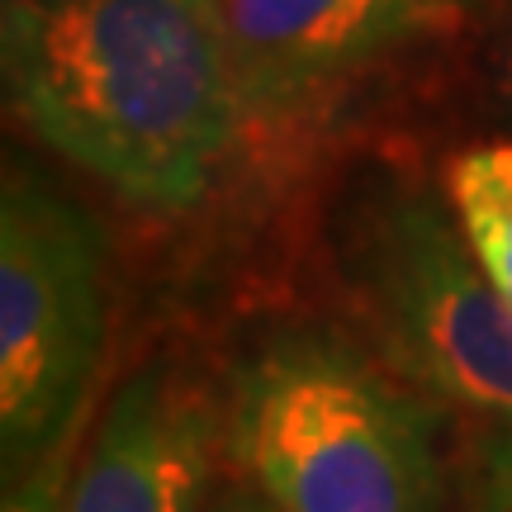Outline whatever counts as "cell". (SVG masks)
<instances>
[{"label":"cell","mask_w":512,"mask_h":512,"mask_svg":"<svg viewBox=\"0 0 512 512\" xmlns=\"http://www.w3.org/2000/svg\"><path fill=\"white\" fill-rule=\"evenodd\" d=\"M110 342V252L100 223L5 166L0 185V451L19 475L76 441Z\"/></svg>","instance_id":"cell-3"},{"label":"cell","mask_w":512,"mask_h":512,"mask_svg":"<svg viewBox=\"0 0 512 512\" xmlns=\"http://www.w3.org/2000/svg\"><path fill=\"white\" fill-rule=\"evenodd\" d=\"M209 408L171 370L114 389L72 465L67 512H209Z\"/></svg>","instance_id":"cell-6"},{"label":"cell","mask_w":512,"mask_h":512,"mask_svg":"<svg viewBox=\"0 0 512 512\" xmlns=\"http://www.w3.org/2000/svg\"><path fill=\"white\" fill-rule=\"evenodd\" d=\"M0 72L38 143L152 214L209 200L247 119L219 0H5Z\"/></svg>","instance_id":"cell-1"},{"label":"cell","mask_w":512,"mask_h":512,"mask_svg":"<svg viewBox=\"0 0 512 512\" xmlns=\"http://www.w3.org/2000/svg\"><path fill=\"white\" fill-rule=\"evenodd\" d=\"M209 512H275V508L261 494H252V489L242 484V489H223V494L214 498V508H209Z\"/></svg>","instance_id":"cell-10"},{"label":"cell","mask_w":512,"mask_h":512,"mask_svg":"<svg viewBox=\"0 0 512 512\" xmlns=\"http://www.w3.org/2000/svg\"><path fill=\"white\" fill-rule=\"evenodd\" d=\"M446 209L484 275L512 304V143H475L446 162Z\"/></svg>","instance_id":"cell-7"},{"label":"cell","mask_w":512,"mask_h":512,"mask_svg":"<svg viewBox=\"0 0 512 512\" xmlns=\"http://www.w3.org/2000/svg\"><path fill=\"white\" fill-rule=\"evenodd\" d=\"M475 0H219L247 114L285 119Z\"/></svg>","instance_id":"cell-5"},{"label":"cell","mask_w":512,"mask_h":512,"mask_svg":"<svg viewBox=\"0 0 512 512\" xmlns=\"http://www.w3.org/2000/svg\"><path fill=\"white\" fill-rule=\"evenodd\" d=\"M347 275L384 356L418 389L512 422V304L465 247L451 209L413 185L366 195Z\"/></svg>","instance_id":"cell-4"},{"label":"cell","mask_w":512,"mask_h":512,"mask_svg":"<svg viewBox=\"0 0 512 512\" xmlns=\"http://www.w3.org/2000/svg\"><path fill=\"white\" fill-rule=\"evenodd\" d=\"M72 465H76V441L48 460H38L29 470L10 475L5 489V512H67V489H72Z\"/></svg>","instance_id":"cell-8"},{"label":"cell","mask_w":512,"mask_h":512,"mask_svg":"<svg viewBox=\"0 0 512 512\" xmlns=\"http://www.w3.org/2000/svg\"><path fill=\"white\" fill-rule=\"evenodd\" d=\"M470 512H512V422L508 432L494 441V451L484 460V479Z\"/></svg>","instance_id":"cell-9"},{"label":"cell","mask_w":512,"mask_h":512,"mask_svg":"<svg viewBox=\"0 0 512 512\" xmlns=\"http://www.w3.org/2000/svg\"><path fill=\"white\" fill-rule=\"evenodd\" d=\"M223 437L275 512H441L432 408L323 332L275 337L242 361Z\"/></svg>","instance_id":"cell-2"}]
</instances>
